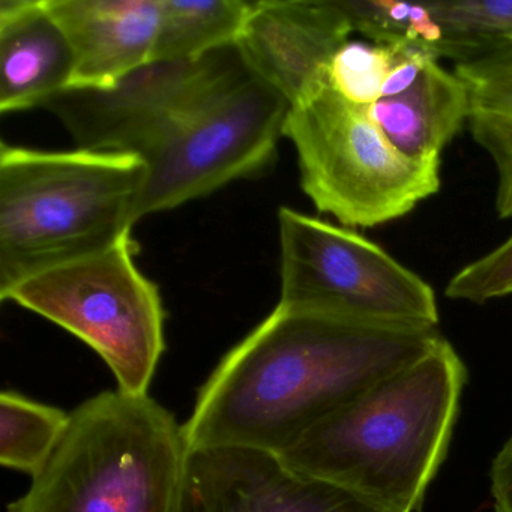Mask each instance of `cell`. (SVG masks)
<instances>
[{
  "label": "cell",
  "instance_id": "cell-21",
  "mask_svg": "<svg viewBox=\"0 0 512 512\" xmlns=\"http://www.w3.org/2000/svg\"><path fill=\"white\" fill-rule=\"evenodd\" d=\"M395 58L397 47L349 41L332 58L326 83L349 103L373 106L382 97Z\"/></svg>",
  "mask_w": 512,
  "mask_h": 512
},
{
  "label": "cell",
  "instance_id": "cell-11",
  "mask_svg": "<svg viewBox=\"0 0 512 512\" xmlns=\"http://www.w3.org/2000/svg\"><path fill=\"white\" fill-rule=\"evenodd\" d=\"M352 34L340 0H260L238 47L251 73L293 106L325 85L332 58Z\"/></svg>",
  "mask_w": 512,
  "mask_h": 512
},
{
  "label": "cell",
  "instance_id": "cell-1",
  "mask_svg": "<svg viewBox=\"0 0 512 512\" xmlns=\"http://www.w3.org/2000/svg\"><path fill=\"white\" fill-rule=\"evenodd\" d=\"M442 340L437 329L362 325L277 305L199 389L184 424L188 448L281 454Z\"/></svg>",
  "mask_w": 512,
  "mask_h": 512
},
{
  "label": "cell",
  "instance_id": "cell-6",
  "mask_svg": "<svg viewBox=\"0 0 512 512\" xmlns=\"http://www.w3.org/2000/svg\"><path fill=\"white\" fill-rule=\"evenodd\" d=\"M133 230L88 256L31 275L0 293L88 344L118 389L146 395L166 350L160 290L136 263Z\"/></svg>",
  "mask_w": 512,
  "mask_h": 512
},
{
  "label": "cell",
  "instance_id": "cell-8",
  "mask_svg": "<svg viewBox=\"0 0 512 512\" xmlns=\"http://www.w3.org/2000/svg\"><path fill=\"white\" fill-rule=\"evenodd\" d=\"M290 104L248 68L185 116L143 160L136 221L251 178L274 160Z\"/></svg>",
  "mask_w": 512,
  "mask_h": 512
},
{
  "label": "cell",
  "instance_id": "cell-17",
  "mask_svg": "<svg viewBox=\"0 0 512 512\" xmlns=\"http://www.w3.org/2000/svg\"><path fill=\"white\" fill-rule=\"evenodd\" d=\"M442 31L436 56L455 62L472 61L512 46V0H437L427 2Z\"/></svg>",
  "mask_w": 512,
  "mask_h": 512
},
{
  "label": "cell",
  "instance_id": "cell-12",
  "mask_svg": "<svg viewBox=\"0 0 512 512\" xmlns=\"http://www.w3.org/2000/svg\"><path fill=\"white\" fill-rule=\"evenodd\" d=\"M70 43L71 88H109L151 64L160 29V0H46Z\"/></svg>",
  "mask_w": 512,
  "mask_h": 512
},
{
  "label": "cell",
  "instance_id": "cell-13",
  "mask_svg": "<svg viewBox=\"0 0 512 512\" xmlns=\"http://www.w3.org/2000/svg\"><path fill=\"white\" fill-rule=\"evenodd\" d=\"M73 79L70 43L46 0H0V112L43 109Z\"/></svg>",
  "mask_w": 512,
  "mask_h": 512
},
{
  "label": "cell",
  "instance_id": "cell-14",
  "mask_svg": "<svg viewBox=\"0 0 512 512\" xmlns=\"http://www.w3.org/2000/svg\"><path fill=\"white\" fill-rule=\"evenodd\" d=\"M388 142L410 160L440 161L445 146L470 118V94L463 80L431 59L421 76L395 97L367 107Z\"/></svg>",
  "mask_w": 512,
  "mask_h": 512
},
{
  "label": "cell",
  "instance_id": "cell-16",
  "mask_svg": "<svg viewBox=\"0 0 512 512\" xmlns=\"http://www.w3.org/2000/svg\"><path fill=\"white\" fill-rule=\"evenodd\" d=\"M470 94V131L488 154L512 152V46L455 65Z\"/></svg>",
  "mask_w": 512,
  "mask_h": 512
},
{
  "label": "cell",
  "instance_id": "cell-22",
  "mask_svg": "<svg viewBox=\"0 0 512 512\" xmlns=\"http://www.w3.org/2000/svg\"><path fill=\"white\" fill-rule=\"evenodd\" d=\"M491 496L496 512H512V434L493 460Z\"/></svg>",
  "mask_w": 512,
  "mask_h": 512
},
{
  "label": "cell",
  "instance_id": "cell-18",
  "mask_svg": "<svg viewBox=\"0 0 512 512\" xmlns=\"http://www.w3.org/2000/svg\"><path fill=\"white\" fill-rule=\"evenodd\" d=\"M70 413L16 391L0 394V463L34 476L49 460Z\"/></svg>",
  "mask_w": 512,
  "mask_h": 512
},
{
  "label": "cell",
  "instance_id": "cell-15",
  "mask_svg": "<svg viewBox=\"0 0 512 512\" xmlns=\"http://www.w3.org/2000/svg\"><path fill=\"white\" fill-rule=\"evenodd\" d=\"M251 8L247 0H160L154 61H196L236 46Z\"/></svg>",
  "mask_w": 512,
  "mask_h": 512
},
{
  "label": "cell",
  "instance_id": "cell-7",
  "mask_svg": "<svg viewBox=\"0 0 512 512\" xmlns=\"http://www.w3.org/2000/svg\"><path fill=\"white\" fill-rule=\"evenodd\" d=\"M281 307L386 328L437 329L433 287L350 227L278 211Z\"/></svg>",
  "mask_w": 512,
  "mask_h": 512
},
{
  "label": "cell",
  "instance_id": "cell-20",
  "mask_svg": "<svg viewBox=\"0 0 512 512\" xmlns=\"http://www.w3.org/2000/svg\"><path fill=\"white\" fill-rule=\"evenodd\" d=\"M497 170V214L512 218V152L491 157ZM446 298L484 304L512 295V235L449 280Z\"/></svg>",
  "mask_w": 512,
  "mask_h": 512
},
{
  "label": "cell",
  "instance_id": "cell-2",
  "mask_svg": "<svg viewBox=\"0 0 512 512\" xmlns=\"http://www.w3.org/2000/svg\"><path fill=\"white\" fill-rule=\"evenodd\" d=\"M466 379L443 338L278 455L385 511L418 512L448 452Z\"/></svg>",
  "mask_w": 512,
  "mask_h": 512
},
{
  "label": "cell",
  "instance_id": "cell-10",
  "mask_svg": "<svg viewBox=\"0 0 512 512\" xmlns=\"http://www.w3.org/2000/svg\"><path fill=\"white\" fill-rule=\"evenodd\" d=\"M175 512H388L347 488L244 446L188 448Z\"/></svg>",
  "mask_w": 512,
  "mask_h": 512
},
{
  "label": "cell",
  "instance_id": "cell-4",
  "mask_svg": "<svg viewBox=\"0 0 512 512\" xmlns=\"http://www.w3.org/2000/svg\"><path fill=\"white\" fill-rule=\"evenodd\" d=\"M188 445L184 425L146 395L83 401L31 487L8 512H175Z\"/></svg>",
  "mask_w": 512,
  "mask_h": 512
},
{
  "label": "cell",
  "instance_id": "cell-5",
  "mask_svg": "<svg viewBox=\"0 0 512 512\" xmlns=\"http://www.w3.org/2000/svg\"><path fill=\"white\" fill-rule=\"evenodd\" d=\"M284 137L295 146L301 187L341 226H380L406 217L440 190V161L410 160L388 142L367 107L320 86L290 106Z\"/></svg>",
  "mask_w": 512,
  "mask_h": 512
},
{
  "label": "cell",
  "instance_id": "cell-9",
  "mask_svg": "<svg viewBox=\"0 0 512 512\" xmlns=\"http://www.w3.org/2000/svg\"><path fill=\"white\" fill-rule=\"evenodd\" d=\"M248 70L238 44L196 61H154L109 88H68L43 109L77 149L145 158L185 116Z\"/></svg>",
  "mask_w": 512,
  "mask_h": 512
},
{
  "label": "cell",
  "instance_id": "cell-3",
  "mask_svg": "<svg viewBox=\"0 0 512 512\" xmlns=\"http://www.w3.org/2000/svg\"><path fill=\"white\" fill-rule=\"evenodd\" d=\"M148 178L140 155L0 146V293L133 230Z\"/></svg>",
  "mask_w": 512,
  "mask_h": 512
},
{
  "label": "cell",
  "instance_id": "cell-19",
  "mask_svg": "<svg viewBox=\"0 0 512 512\" xmlns=\"http://www.w3.org/2000/svg\"><path fill=\"white\" fill-rule=\"evenodd\" d=\"M340 4L352 23L353 32L364 35L370 43L388 47H419L434 56L437 46L442 43V31L427 2L340 0Z\"/></svg>",
  "mask_w": 512,
  "mask_h": 512
}]
</instances>
